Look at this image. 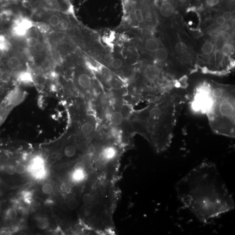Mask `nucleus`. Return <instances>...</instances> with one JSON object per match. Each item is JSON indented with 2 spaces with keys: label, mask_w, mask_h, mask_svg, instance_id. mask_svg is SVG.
Wrapping results in <instances>:
<instances>
[{
  "label": "nucleus",
  "mask_w": 235,
  "mask_h": 235,
  "mask_svg": "<svg viewBox=\"0 0 235 235\" xmlns=\"http://www.w3.org/2000/svg\"><path fill=\"white\" fill-rule=\"evenodd\" d=\"M178 199L200 222L207 223L235 208L234 199L214 163L202 162L176 185Z\"/></svg>",
  "instance_id": "f257e3e1"
},
{
  "label": "nucleus",
  "mask_w": 235,
  "mask_h": 235,
  "mask_svg": "<svg viewBox=\"0 0 235 235\" xmlns=\"http://www.w3.org/2000/svg\"><path fill=\"white\" fill-rule=\"evenodd\" d=\"M186 88L176 87L150 102L135 115V131L142 135L158 152L170 146L174 130L188 100Z\"/></svg>",
  "instance_id": "f03ea898"
},
{
  "label": "nucleus",
  "mask_w": 235,
  "mask_h": 235,
  "mask_svg": "<svg viewBox=\"0 0 235 235\" xmlns=\"http://www.w3.org/2000/svg\"><path fill=\"white\" fill-rule=\"evenodd\" d=\"M195 113L206 114L212 131L234 138L235 93L234 86L205 82L194 90L190 102Z\"/></svg>",
  "instance_id": "7ed1b4c3"
},
{
  "label": "nucleus",
  "mask_w": 235,
  "mask_h": 235,
  "mask_svg": "<svg viewBox=\"0 0 235 235\" xmlns=\"http://www.w3.org/2000/svg\"><path fill=\"white\" fill-rule=\"evenodd\" d=\"M75 84L79 92L83 95L88 94L93 88V79L85 71H78L75 76Z\"/></svg>",
  "instance_id": "20e7f679"
},
{
  "label": "nucleus",
  "mask_w": 235,
  "mask_h": 235,
  "mask_svg": "<svg viewBox=\"0 0 235 235\" xmlns=\"http://www.w3.org/2000/svg\"><path fill=\"white\" fill-rule=\"evenodd\" d=\"M95 131L96 123L93 118L89 116L82 118L78 128V132L81 136L90 139L93 137Z\"/></svg>",
  "instance_id": "39448f33"
},
{
  "label": "nucleus",
  "mask_w": 235,
  "mask_h": 235,
  "mask_svg": "<svg viewBox=\"0 0 235 235\" xmlns=\"http://www.w3.org/2000/svg\"><path fill=\"white\" fill-rule=\"evenodd\" d=\"M33 26L32 22L27 18H24L16 23L13 31L14 35L19 37H23L27 34L28 31Z\"/></svg>",
  "instance_id": "423d86ee"
},
{
  "label": "nucleus",
  "mask_w": 235,
  "mask_h": 235,
  "mask_svg": "<svg viewBox=\"0 0 235 235\" xmlns=\"http://www.w3.org/2000/svg\"><path fill=\"white\" fill-rule=\"evenodd\" d=\"M108 119L111 124L115 127H121L125 123V115L121 111L113 110Z\"/></svg>",
  "instance_id": "0eeeda50"
},
{
  "label": "nucleus",
  "mask_w": 235,
  "mask_h": 235,
  "mask_svg": "<svg viewBox=\"0 0 235 235\" xmlns=\"http://www.w3.org/2000/svg\"><path fill=\"white\" fill-rule=\"evenodd\" d=\"M160 11L161 14L163 17H169L173 14L174 8L169 3L164 2L161 4Z\"/></svg>",
  "instance_id": "6e6552de"
},
{
  "label": "nucleus",
  "mask_w": 235,
  "mask_h": 235,
  "mask_svg": "<svg viewBox=\"0 0 235 235\" xmlns=\"http://www.w3.org/2000/svg\"><path fill=\"white\" fill-rule=\"evenodd\" d=\"M145 47L148 51L155 52L159 48V43L155 39L149 38L145 42Z\"/></svg>",
  "instance_id": "1a4fd4ad"
},
{
  "label": "nucleus",
  "mask_w": 235,
  "mask_h": 235,
  "mask_svg": "<svg viewBox=\"0 0 235 235\" xmlns=\"http://www.w3.org/2000/svg\"><path fill=\"white\" fill-rule=\"evenodd\" d=\"M155 56L158 61L164 62L168 58V52L163 48H159L155 51Z\"/></svg>",
  "instance_id": "9d476101"
},
{
  "label": "nucleus",
  "mask_w": 235,
  "mask_h": 235,
  "mask_svg": "<svg viewBox=\"0 0 235 235\" xmlns=\"http://www.w3.org/2000/svg\"><path fill=\"white\" fill-rule=\"evenodd\" d=\"M221 49V53L223 56L226 57L231 56L234 51V46L230 43H225Z\"/></svg>",
  "instance_id": "9b49d317"
},
{
  "label": "nucleus",
  "mask_w": 235,
  "mask_h": 235,
  "mask_svg": "<svg viewBox=\"0 0 235 235\" xmlns=\"http://www.w3.org/2000/svg\"><path fill=\"white\" fill-rule=\"evenodd\" d=\"M60 17L58 14L54 13L51 14L48 19V22L52 28H57L61 20Z\"/></svg>",
  "instance_id": "f8f14e48"
},
{
  "label": "nucleus",
  "mask_w": 235,
  "mask_h": 235,
  "mask_svg": "<svg viewBox=\"0 0 235 235\" xmlns=\"http://www.w3.org/2000/svg\"><path fill=\"white\" fill-rule=\"evenodd\" d=\"M77 152V149L76 146L74 145H68L64 149V154L68 158L74 157L76 154Z\"/></svg>",
  "instance_id": "ddd939ff"
},
{
  "label": "nucleus",
  "mask_w": 235,
  "mask_h": 235,
  "mask_svg": "<svg viewBox=\"0 0 235 235\" xmlns=\"http://www.w3.org/2000/svg\"><path fill=\"white\" fill-rule=\"evenodd\" d=\"M214 50V46L213 44L210 42H207L204 43L202 48V53L206 55L211 54Z\"/></svg>",
  "instance_id": "4468645a"
},
{
  "label": "nucleus",
  "mask_w": 235,
  "mask_h": 235,
  "mask_svg": "<svg viewBox=\"0 0 235 235\" xmlns=\"http://www.w3.org/2000/svg\"><path fill=\"white\" fill-rule=\"evenodd\" d=\"M109 64L111 68L115 70L120 69L123 65L122 61L120 58L114 59L110 61Z\"/></svg>",
  "instance_id": "2eb2a0df"
},
{
  "label": "nucleus",
  "mask_w": 235,
  "mask_h": 235,
  "mask_svg": "<svg viewBox=\"0 0 235 235\" xmlns=\"http://www.w3.org/2000/svg\"><path fill=\"white\" fill-rule=\"evenodd\" d=\"M37 224L40 229L44 230L49 226V222L46 218H41L38 220Z\"/></svg>",
  "instance_id": "dca6fc26"
},
{
  "label": "nucleus",
  "mask_w": 235,
  "mask_h": 235,
  "mask_svg": "<svg viewBox=\"0 0 235 235\" xmlns=\"http://www.w3.org/2000/svg\"><path fill=\"white\" fill-rule=\"evenodd\" d=\"M69 28V23L67 20L65 19H61L57 29L60 31H65Z\"/></svg>",
  "instance_id": "f3484780"
},
{
  "label": "nucleus",
  "mask_w": 235,
  "mask_h": 235,
  "mask_svg": "<svg viewBox=\"0 0 235 235\" xmlns=\"http://www.w3.org/2000/svg\"><path fill=\"white\" fill-rule=\"evenodd\" d=\"M175 48L177 52L180 54H184L187 50V47L186 44L182 42H179L177 43Z\"/></svg>",
  "instance_id": "a211bd4d"
},
{
  "label": "nucleus",
  "mask_w": 235,
  "mask_h": 235,
  "mask_svg": "<svg viewBox=\"0 0 235 235\" xmlns=\"http://www.w3.org/2000/svg\"><path fill=\"white\" fill-rule=\"evenodd\" d=\"M67 206L68 208L70 210H75L78 207V201L75 198H72L68 202Z\"/></svg>",
  "instance_id": "6ab92c4d"
},
{
  "label": "nucleus",
  "mask_w": 235,
  "mask_h": 235,
  "mask_svg": "<svg viewBox=\"0 0 235 235\" xmlns=\"http://www.w3.org/2000/svg\"><path fill=\"white\" fill-rule=\"evenodd\" d=\"M134 14L136 20L139 22H142L144 20L142 11L140 9L136 8L134 10Z\"/></svg>",
  "instance_id": "aec40b11"
},
{
  "label": "nucleus",
  "mask_w": 235,
  "mask_h": 235,
  "mask_svg": "<svg viewBox=\"0 0 235 235\" xmlns=\"http://www.w3.org/2000/svg\"><path fill=\"white\" fill-rule=\"evenodd\" d=\"M6 216L7 218L10 220H14L17 217V211L14 209L10 208L7 212Z\"/></svg>",
  "instance_id": "412c9836"
},
{
  "label": "nucleus",
  "mask_w": 235,
  "mask_h": 235,
  "mask_svg": "<svg viewBox=\"0 0 235 235\" xmlns=\"http://www.w3.org/2000/svg\"><path fill=\"white\" fill-rule=\"evenodd\" d=\"M51 57L52 61L56 63H58L61 61V54L58 51L54 50L51 54Z\"/></svg>",
  "instance_id": "4be33fe9"
},
{
  "label": "nucleus",
  "mask_w": 235,
  "mask_h": 235,
  "mask_svg": "<svg viewBox=\"0 0 235 235\" xmlns=\"http://www.w3.org/2000/svg\"><path fill=\"white\" fill-rule=\"evenodd\" d=\"M53 188L50 183H46L42 187V191L46 194H49L53 191Z\"/></svg>",
  "instance_id": "5701e85b"
},
{
  "label": "nucleus",
  "mask_w": 235,
  "mask_h": 235,
  "mask_svg": "<svg viewBox=\"0 0 235 235\" xmlns=\"http://www.w3.org/2000/svg\"><path fill=\"white\" fill-rule=\"evenodd\" d=\"M38 42V38H36L35 36H31V37H29L27 40L28 45L29 46L31 47V48H34Z\"/></svg>",
  "instance_id": "b1692460"
},
{
  "label": "nucleus",
  "mask_w": 235,
  "mask_h": 235,
  "mask_svg": "<svg viewBox=\"0 0 235 235\" xmlns=\"http://www.w3.org/2000/svg\"><path fill=\"white\" fill-rule=\"evenodd\" d=\"M74 169L76 171H84L85 169V165L83 162H79L74 165Z\"/></svg>",
  "instance_id": "393cba45"
},
{
  "label": "nucleus",
  "mask_w": 235,
  "mask_h": 235,
  "mask_svg": "<svg viewBox=\"0 0 235 235\" xmlns=\"http://www.w3.org/2000/svg\"><path fill=\"white\" fill-rule=\"evenodd\" d=\"M34 50L38 53L43 52L45 50V46L42 42L38 41L36 45L34 47Z\"/></svg>",
  "instance_id": "a878e982"
},
{
  "label": "nucleus",
  "mask_w": 235,
  "mask_h": 235,
  "mask_svg": "<svg viewBox=\"0 0 235 235\" xmlns=\"http://www.w3.org/2000/svg\"><path fill=\"white\" fill-rule=\"evenodd\" d=\"M16 172L19 174H23L26 171V167L23 164H18L16 166Z\"/></svg>",
  "instance_id": "bb28decb"
},
{
  "label": "nucleus",
  "mask_w": 235,
  "mask_h": 235,
  "mask_svg": "<svg viewBox=\"0 0 235 235\" xmlns=\"http://www.w3.org/2000/svg\"><path fill=\"white\" fill-rule=\"evenodd\" d=\"M6 172L9 175H13L16 172V167L13 165H9L6 168Z\"/></svg>",
  "instance_id": "cd10ccee"
},
{
  "label": "nucleus",
  "mask_w": 235,
  "mask_h": 235,
  "mask_svg": "<svg viewBox=\"0 0 235 235\" xmlns=\"http://www.w3.org/2000/svg\"><path fill=\"white\" fill-rule=\"evenodd\" d=\"M223 17L226 21H229L232 20L233 15L230 12L226 11L223 14Z\"/></svg>",
  "instance_id": "c85d7f7f"
},
{
  "label": "nucleus",
  "mask_w": 235,
  "mask_h": 235,
  "mask_svg": "<svg viewBox=\"0 0 235 235\" xmlns=\"http://www.w3.org/2000/svg\"><path fill=\"white\" fill-rule=\"evenodd\" d=\"M219 1V0H206V3L209 7H213L216 6Z\"/></svg>",
  "instance_id": "c756f323"
},
{
  "label": "nucleus",
  "mask_w": 235,
  "mask_h": 235,
  "mask_svg": "<svg viewBox=\"0 0 235 235\" xmlns=\"http://www.w3.org/2000/svg\"><path fill=\"white\" fill-rule=\"evenodd\" d=\"M216 22L217 24H218L219 26H223L226 23V21L223 18V16H219L216 20Z\"/></svg>",
  "instance_id": "7c9ffc66"
},
{
  "label": "nucleus",
  "mask_w": 235,
  "mask_h": 235,
  "mask_svg": "<svg viewBox=\"0 0 235 235\" xmlns=\"http://www.w3.org/2000/svg\"><path fill=\"white\" fill-rule=\"evenodd\" d=\"M181 2H184L186 0H179Z\"/></svg>",
  "instance_id": "2f4dec72"
},
{
  "label": "nucleus",
  "mask_w": 235,
  "mask_h": 235,
  "mask_svg": "<svg viewBox=\"0 0 235 235\" xmlns=\"http://www.w3.org/2000/svg\"><path fill=\"white\" fill-rule=\"evenodd\" d=\"M0 186H1V181H0Z\"/></svg>",
  "instance_id": "473e14b6"
}]
</instances>
